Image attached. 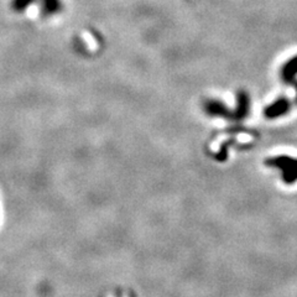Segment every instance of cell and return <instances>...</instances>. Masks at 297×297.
Segmentation results:
<instances>
[{"mask_svg":"<svg viewBox=\"0 0 297 297\" xmlns=\"http://www.w3.org/2000/svg\"><path fill=\"white\" fill-rule=\"evenodd\" d=\"M204 109L210 115L213 116H222V118H233L234 114L229 110V108L225 107L222 102L219 101H208L205 102Z\"/></svg>","mask_w":297,"mask_h":297,"instance_id":"6da1fadb","label":"cell"},{"mask_svg":"<svg viewBox=\"0 0 297 297\" xmlns=\"http://www.w3.org/2000/svg\"><path fill=\"white\" fill-rule=\"evenodd\" d=\"M288 109H290V102L286 98H280L265 109V115L270 119L278 118V116H281L285 113H287Z\"/></svg>","mask_w":297,"mask_h":297,"instance_id":"7a4b0ae2","label":"cell"},{"mask_svg":"<svg viewBox=\"0 0 297 297\" xmlns=\"http://www.w3.org/2000/svg\"><path fill=\"white\" fill-rule=\"evenodd\" d=\"M297 56L285 64L282 67V78L286 83L292 84L296 88V102H297Z\"/></svg>","mask_w":297,"mask_h":297,"instance_id":"3957f363","label":"cell"},{"mask_svg":"<svg viewBox=\"0 0 297 297\" xmlns=\"http://www.w3.org/2000/svg\"><path fill=\"white\" fill-rule=\"evenodd\" d=\"M248 111H249V98H248L247 93L239 92L238 105H236L235 110V119H242L244 116H247Z\"/></svg>","mask_w":297,"mask_h":297,"instance_id":"277c9868","label":"cell"}]
</instances>
